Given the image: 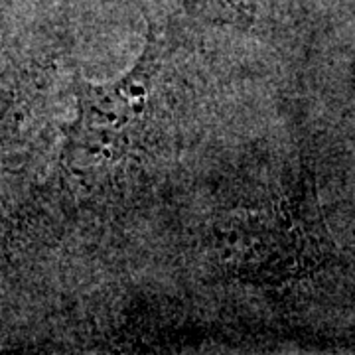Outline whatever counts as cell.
I'll return each instance as SVG.
<instances>
[{"mask_svg": "<svg viewBox=\"0 0 355 355\" xmlns=\"http://www.w3.org/2000/svg\"><path fill=\"white\" fill-rule=\"evenodd\" d=\"M168 97L162 44L153 40L132 71L116 83H79V116L65 144L67 164L105 172L154 158L164 139Z\"/></svg>", "mask_w": 355, "mask_h": 355, "instance_id": "obj_1", "label": "cell"}]
</instances>
